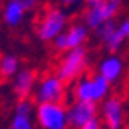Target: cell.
Segmentation results:
<instances>
[{
  "label": "cell",
  "instance_id": "1",
  "mask_svg": "<svg viewBox=\"0 0 129 129\" xmlns=\"http://www.w3.org/2000/svg\"><path fill=\"white\" fill-rule=\"evenodd\" d=\"M87 66V55L82 47L71 49V52L62 59V64L57 69V77L62 82H71L81 74Z\"/></svg>",
  "mask_w": 129,
  "mask_h": 129
},
{
  "label": "cell",
  "instance_id": "2",
  "mask_svg": "<svg viewBox=\"0 0 129 129\" xmlns=\"http://www.w3.org/2000/svg\"><path fill=\"white\" fill-rule=\"evenodd\" d=\"M37 119L44 129H64L69 122L67 112L60 102H40Z\"/></svg>",
  "mask_w": 129,
  "mask_h": 129
},
{
  "label": "cell",
  "instance_id": "3",
  "mask_svg": "<svg viewBox=\"0 0 129 129\" xmlns=\"http://www.w3.org/2000/svg\"><path fill=\"white\" fill-rule=\"evenodd\" d=\"M107 89H109V82L101 74L94 77H86L76 87V99L96 102V101H101L107 94Z\"/></svg>",
  "mask_w": 129,
  "mask_h": 129
},
{
  "label": "cell",
  "instance_id": "4",
  "mask_svg": "<svg viewBox=\"0 0 129 129\" xmlns=\"http://www.w3.org/2000/svg\"><path fill=\"white\" fill-rule=\"evenodd\" d=\"M119 9H121V0H102L101 4L94 5V7H89V10L84 15V19H86L87 25L97 29L101 24H104V22L112 19L117 14Z\"/></svg>",
  "mask_w": 129,
  "mask_h": 129
},
{
  "label": "cell",
  "instance_id": "5",
  "mask_svg": "<svg viewBox=\"0 0 129 129\" xmlns=\"http://www.w3.org/2000/svg\"><path fill=\"white\" fill-rule=\"evenodd\" d=\"M66 25V14L59 9H50L44 14L39 24V37L42 40H50L57 37Z\"/></svg>",
  "mask_w": 129,
  "mask_h": 129
},
{
  "label": "cell",
  "instance_id": "6",
  "mask_svg": "<svg viewBox=\"0 0 129 129\" xmlns=\"http://www.w3.org/2000/svg\"><path fill=\"white\" fill-rule=\"evenodd\" d=\"M96 102H87V101H79L76 106H72V109L67 114L69 124L74 126L76 129L82 127V126L89 122L91 119L96 117Z\"/></svg>",
  "mask_w": 129,
  "mask_h": 129
},
{
  "label": "cell",
  "instance_id": "7",
  "mask_svg": "<svg viewBox=\"0 0 129 129\" xmlns=\"http://www.w3.org/2000/svg\"><path fill=\"white\" fill-rule=\"evenodd\" d=\"M64 92H66L64 82L59 77H47L39 87V101L40 102H62Z\"/></svg>",
  "mask_w": 129,
  "mask_h": 129
},
{
  "label": "cell",
  "instance_id": "8",
  "mask_svg": "<svg viewBox=\"0 0 129 129\" xmlns=\"http://www.w3.org/2000/svg\"><path fill=\"white\" fill-rule=\"evenodd\" d=\"M86 27L84 25H74L66 34H60L55 39V49L57 50H71V49L81 47V44L86 40Z\"/></svg>",
  "mask_w": 129,
  "mask_h": 129
},
{
  "label": "cell",
  "instance_id": "9",
  "mask_svg": "<svg viewBox=\"0 0 129 129\" xmlns=\"http://www.w3.org/2000/svg\"><path fill=\"white\" fill-rule=\"evenodd\" d=\"M104 121L109 129H121L122 126V104L119 97H111L102 107Z\"/></svg>",
  "mask_w": 129,
  "mask_h": 129
},
{
  "label": "cell",
  "instance_id": "10",
  "mask_svg": "<svg viewBox=\"0 0 129 129\" xmlns=\"http://www.w3.org/2000/svg\"><path fill=\"white\" fill-rule=\"evenodd\" d=\"M121 72H122V62H121V59H117V57L106 59L104 62L99 66V74L104 77L107 82L117 81V77L121 76Z\"/></svg>",
  "mask_w": 129,
  "mask_h": 129
},
{
  "label": "cell",
  "instance_id": "11",
  "mask_svg": "<svg viewBox=\"0 0 129 129\" xmlns=\"http://www.w3.org/2000/svg\"><path fill=\"white\" fill-rule=\"evenodd\" d=\"M34 86V72L32 71H24L20 72L19 77H17V82H15V94L20 101H25L29 97L30 91H32Z\"/></svg>",
  "mask_w": 129,
  "mask_h": 129
},
{
  "label": "cell",
  "instance_id": "12",
  "mask_svg": "<svg viewBox=\"0 0 129 129\" xmlns=\"http://www.w3.org/2000/svg\"><path fill=\"white\" fill-rule=\"evenodd\" d=\"M30 104L27 101H20L19 107H17V114L12 122V129H30Z\"/></svg>",
  "mask_w": 129,
  "mask_h": 129
},
{
  "label": "cell",
  "instance_id": "13",
  "mask_svg": "<svg viewBox=\"0 0 129 129\" xmlns=\"http://www.w3.org/2000/svg\"><path fill=\"white\" fill-rule=\"evenodd\" d=\"M24 7L19 5L17 2L14 0H10L9 5H7V10H5V20H7V24L10 25H15L19 24L20 20H22V15H24Z\"/></svg>",
  "mask_w": 129,
  "mask_h": 129
},
{
  "label": "cell",
  "instance_id": "14",
  "mask_svg": "<svg viewBox=\"0 0 129 129\" xmlns=\"http://www.w3.org/2000/svg\"><path fill=\"white\" fill-rule=\"evenodd\" d=\"M17 71V59L15 57H4L0 62V81L9 79L14 72Z\"/></svg>",
  "mask_w": 129,
  "mask_h": 129
},
{
  "label": "cell",
  "instance_id": "15",
  "mask_svg": "<svg viewBox=\"0 0 129 129\" xmlns=\"http://www.w3.org/2000/svg\"><path fill=\"white\" fill-rule=\"evenodd\" d=\"M124 39H126V37L122 35V34H121L119 27H117V29H116L114 32H112V34L109 35V37H107V39L104 40V44L111 49V50H116V49H119V45L122 44V40H124Z\"/></svg>",
  "mask_w": 129,
  "mask_h": 129
},
{
  "label": "cell",
  "instance_id": "16",
  "mask_svg": "<svg viewBox=\"0 0 129 129\" xmlns=\"http://www.w3.org/2000/svg\"><path fill=\"white\" fill-rule=\"evenodd\" d=\"M14 2H17L19 5H22L24 10H30L34 5L37 4V0H14Z\"/></svg>",
  "mask_w": 129,
  "mask_h": 129
},
{
  "label": "cell",
  "instance_id": "17",
  "mask_svg": "<svg viewBox=\"0 0 129 129\" xmlns=\"http://www.w3.org/2000/svg\"><path fill=\"white\" fill-rule=\"evenodd\" d=\"M79 129H99V121L94 117V119H91L89 122H86V124L82 126V127H79Z\"/></svg>",
  "mask_w": 129,
  "mask_h": 129
},
{
  "label": "cell",
  "instance_id": "18",
  "mask_svg": "<svg viewBox=\"0 0 129 129\" xmlns=\"http://www.w3.org/2000/svg\"><path fill=\"white\" fill-rule=\"evenodd\" d=\"M119 30H121V34H122L124 37H129V19H127L124 24L119 27Z\"/></svg>",
  "mask_w": 129,
  "mask_h": 129
},
{
  "label": "cell",
  "instance_id": "19",
  "mask_svg": "<svg viewBox=\"0 0 129 129\" xmlns=\"http://www.w3.org/2000/svg\"><path fill=\"white\" fill-rule=\"evenodd\" d=\"M102 0H87V4H89V7H94V5H97V4H101Z\"/></svg>",
  "mask_w": 129,
  "mask_h": 129
},
{
  "label": "cell",
  "instance_id": "20",
  "mask_svg": "<svg viewBox=\"0 0 129 129\" xmlns=\"http://www.w3.org/2000/svg\"><path fill=\"white\" fill-rule=\"evenodd\" d=\"M66 4H71V2H77V0H64Z\"/></svg>",
  "mask_w": 129,
  "mask_h": 129
}]
</instances>
